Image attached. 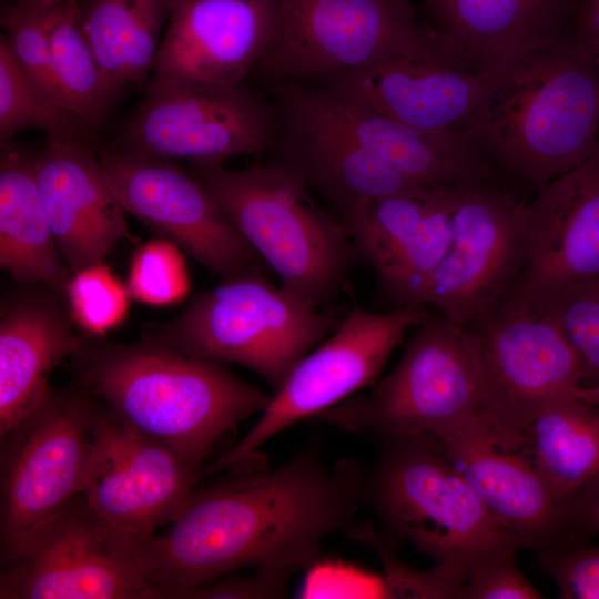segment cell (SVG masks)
I'll return each instance as SVG.
<instances>
[{"instance_id": "6da1fadb", "label": "cell", "mask_w": 599, "mask_h": 599, "mask_svg": "<svg viewBox=\"0 0 599 599\" xmlns=\"http://www.w3.org/2000/svg\"><path fill=\"white\" fill-rule=\"evenodd\" d=\"M318 435L275 468L255 464L192 490L150 539L161 598H180L242 568L290 580L321 560L323 541L345 535L364 506L365 467L352 457L326 465Z\"/></svg>"}, {"instance_id": "7a4b0ae2", "label": "cell", "mask_w": 599, "mask_h": 599, "mask_svg": "<svg viewBox=\"0 0 599 599\" xmlns=\"http://www.w3.org/2000/svg\"><path fill=\"white\" fill-rule=\"evenodd\" d=\"M479 77V98L465 135L507 181L536 192L593 152L598 62L575 31Z\"/></svg>"}, {"instance_id": "3957f363", "label": "cell", "mask_w": 599, "mask_h": 599, "mask_svg": "<svg viewBox=\"0 0 599 599\" xmlns=\"http://www.w3.org/2000/svg\"><path fill=\"white\" fill-rule=\"evenodd\" d=\"M70 358L75 384L199 473L216 443L271 400L222 362L143 335L133 343L79 335Z\"/></svg>"}, {"instance_id": "277c9868", "label": "cell", "mask_w": 599, "mask_h": 599, "mask_svg": "<svg viewBox=\"0 0 599 599\" xmlns=\"http://www.w3.org/2000/svg\"><path fill=\"white\" fill-rule=\"evenodd\" d=\"M186 170L284 290L316 308L342 291L358 251L300 179L271 163L241 170L190 163Z\"/></svg>"}, {"instance_id": "5b68a950", "label": "cell", "mask_w": 599, "mask_h": 599, "mask_svg": "<svg viewBox=\"0 0 599 599\" xmlns=\"http://www.w3.org/2000/svg\"><path fill=\"white\" fill-rule=\"evenodd\" d=\"M418 326L396 367L369 394L314 419L378 439L427 433L443 444L489 428L480 359L467 326L429 314Z\"/></svg>"}, {"instance_id": "8992f818", "label": "cell", "mask_w": 599, "mask_h": 599, "mask_svg": "<svg viewBox=\"0 0 599 599\" xmlns=\"http://www.w3.org/2000/svg\"><path fill=\"white\" fill-rule=\"evenodd\" d=\"M341 322L275 286L260 266H252L195 294L173 318L146 324L142 335L246 367L274 393Z\"/></svg>"}, {"instance_id": "52a82bcc", "label": "cell", "mask_w": 599, "mask_h": 599, "mask_svg": "<svg viewBox=\"0 0 599 599\" xmlns=\"http://www.w3.org/2000/svg\"><path fill=\"white\" fill-rule=\"evenodd\" d=\"M363 500L389 542L409 541L435 562H469L518 539L490 515L432 434L379 438L365 467Z\"/></svg>"}, {"instance_id": "ba28073f", "label": "cell", "mask_w": 599, "mask_h": 599, "mask_svg": "<svg viewBox=\"0 0 599 599\" xmlns=\"http://www.w3.org/2000/svg\"><path fill=\"white\" fill-rule=\"evenodd\" d=\"M151 538L116 527L79 495L0 550V599H159Z\"/></svg>"}, {"instance_id": "9c48e42d", "label": "cell", "mask_w": 599, "mask_h": 599, "mask_svg": "<svg viewBox=\"0 0 599 599\" xmlns=\"http://www.w3.org/2000/svg\"><path fill=\"white\" fill-rule=\"evenodd\" d=\"M277 22L253 74L266 84L327 83L419 44L429 31L409 0H277Z\"/></svg>"}, {"instance_id": "30bf717a", "label": "cell", "mask_w": 599, "mask_h": 599, "mask_svg": "<svg viewBox=\"0 0 599 599\" xmlns=\"http://www.w3.org/2000/svg\"><path fill=\"white\" fill-rule=\"evenodd\" d=\"M275 128L271 99L246 81L153 78L111 148L191 164H223L234 156L266 153Z\"/></svg>"}, {"instance_id": "8fae6325", "label": "cell", "mask_w": 599, "mask_h": 599, "mask_svg": "<svg viewBox=\"0 0 599 599\" xmlns=\"http://www.w3.org/2000/svg\"><path fill=\"white\" fill-rule=\"evenodd\" d=\"M427 315L425 305L413 303L384 314L354 307L329 338L292 368L244 437L201 468L200 478L256 464L258 449L272 437L373 385L407 329Z\"/></svg>"}, {"instance_id": "7c38bea8", "label": "cell", "mask_w": 599, "mask_h": 599, "mask_svg": "<svg viewBox=\"0 0 599 599\" xmlns=\"http://www.w3.org/2000/svg\"><path fill=\"white\" fill-rule=\"evenodd\" d=\"M99 398L73 384L0 437V550L81 495Z\"/></svg>"}, {"instance_id": "4fadbf2b", "label": "cell", "mask_w": 599, "mask_h": 599, "mask_svg": "<svg viewBox=\"0 0 599 599\" xmlns=\"http://www.w3.org/2000/svg\"><path fill=\"white\" fill-rule=\"evenodd\" d=\"M465 326L480 359L483 416L496 445L518 453L537 415L581 385V358L545 314L497 307Z\"/></svg>"}, {"instance_id": "5bb4252c", "label": "cell", "mask_w": 599, "mask_h": 599, "mask_svg": "<svg viewBox=\"0 0 599 599\" xmlns=\"http://www.w3.org/2000/svg\"><path fill=\"white\" fill-rule=\"evenodd\" d=\"M524 202L505 185L461 189L453 212L446 256L417 297L454 324L467 325L496 309L509 292L525 256Z\"/></svg>"}, {"instance_id": "9a60e30c", "label": "cell", "mask_w": 599, "mask_h": 599, "mask_svg": "<svg viewBox=\"0 0 599 599\" xmlns=\"http://www.w3.org/2000/svg\"><path fill=\"white\" fill-rule=\"evenodd\" d=\"M98 154L124 211L206 270L223 278L260 266L263 260L186 169L113 148Z\"/></svg>"}, {"instance_id": "2e32d148", "label": "cell", "mask_w": 599, "mask_h": 599, "mask_svg": "<svg viewBox=\"0 0 599 599\" xmlns=\"http://www.w3.org/2000/svg\"><path fill=\"white\" fill-rule=\"evenodd\" d=\"M525 256L499 308L537 312L599 280V140L588 159L524 202Z\"/></svg>"}, {"instance_id": "e0dca14e", "label": "cell", "mask_w": 599, "mask_h": 599, "mask_svg": "<svg viewBox=\"0 0 599 599\" xmlns=\"http://www.w3.org/2000/svg\"><path fill=\"white\" fill-rule=\"evenodd\" d=\"M199 471L169 446L129 427L99 399L81 495L103 518L150 538L171 524Z\"/></svg>"}, {"instance_id": "ac0fdd59", "label": "cell", "mask_w": 599, "mask_h": 599, "mask_svg": "<svg viewBox=\"0 0 599 599\" xmlns=\"http://www.w3.org/2000/svg\"><path fill=\"white\" fill-rule=\"evenodd\" d=\"M268 92L419 184L507 182L488 155L464 133L412 129L321 83L281 81L268 84Z\"/></svg>"}, {"instance_id": "d6986e66", "label": "cell", "mask_w": 599, "mask_h": 599, "mask_svg": "<svg viewBox=\"0 0 599 599\" xmlns=\"http://www.w3.org/2000/svg\"><path fill=\"white\" fill-rule=\"evenodd\" d=\"M323 84L412 129L464 134L480 92V77L458 65L433 30L405 53Z\"/></svg>"}, {"instance_id": "ffe728a7", "label": "cell", "mask_w": 599, "mask_h": 599, "mask_svg": "<svg viewBox=\"0 0 599 599\" xmlns=\"http://www.w3.org/2000/svg\"><path fill=\"white\" fill-rule=\"evenodd\" d=\"M277 10V0H174L154 79L246 81L273 35Z\"/></svg>"}, {"instance_id": "44dd1931", "label": "cell", "mask_w": 599, "mask_h": 599, "mask_svg": "<svg viewBox=\"0 0 599 599\" xmlns=\"http://www.w3.org/2000/svg\"><path fill=\"white\" fill-rule=\"evenodd\" d=\"M464 186H437L424 196L373 199L341 220L398 306L417 304L430 274L448 253L453 212Z\"/></svg>"}, {"instance_id": "7402d4cb", "label": "cell", "mask_w": 599, "mask_h": 599, "mask_svg": "<svg viewBox=\"0 0 599 599\" xmlns=\"http://www.w3.org/2000/svg\"><path fill=\"white\" fill-rule=\"evenodd\" d=\"M41 201L71 274L132 240L125 211L87 141L47 138L35 155Z\"/></svg>"}, {"instance_id": "603a6c76", "label": "cell", "mask_w": 599, "mask_h": 599, "mask_svg": "<svg viewBox=\"0 0 599 599\" xmlns=\"http://www.w3.org/2000/svg\"><path fill=\"white\" fill-rule=\"evenodd\" d=\"M268 98L276 118L268 163L295 175L309 191H316L335 210L339 221L369 200L424 196L436 187L412 181L287 102Z\"/></svg>"}, {"instance_id": "cb8c5ba5", "label": "cell", "mask_w": 599, "mask_h": 599, "mask_svg": "<svg viewBox=\"0 0 599 599\" xmlns=\"http://www.w3.org/2000/svg\"><path fill=\"white\" fill-rule=\"evenodd\" d=\"M441 49L479 75L575 31L579 0H424Z\"/></svg>"}, {"instance_id": "d4e9b609", "label": "cell", "mask_w": 599, "mask_h": 599, "mask_svg": "<svg viewBox=\"0 0 599 599\" xmlns=\"http://www.w3.org/2000/svg\"><path fill=\"white\" fill-rule=\"evenodd\" d=\"M443 447L486 509L522 547L539 552L568 544L566 504L531 461L496 445L489 428Z\"/></svg>"}, {"instance_id": "484cf974", "label": "cell", "mask_w": 599, "mask_h": 599, "mask_svg": "<svg viewBox=\"0 0 599 599\" xmlns=\"http://www.w3.org/2000/svg\"><path fill=\"white\" fill-rule=\"evenodd\" d=\"M60 294L30 284L4 301L0 315V437L51 392L53 369L79 342Z\"/></svg>"}, {"instance_id": "4316f807", "label": "cell", "mask_w": 599, "mask_h": 599, "mask_svg": "<svg viewBox=\"0 0 599 599\" xmlns=\"http://www.w3.org/2000/svg\"><path fill=\"white\" fill-rule=\"evenodd\" d=\"M0 156V266L18 282L62 297L71 272L51 231L39 192L35 155L16 142Z\"/></svg>"}, {"instance_id": "83f0119b", "label": "cell", "mask_w": 599, "mask_h": 599, "mask_svg": "<svg viewBox=\"0 0 599 599\" xmlns=\"http://www.w3.org/2000/svg\"><path fill=\"white\" fill-rule=\"evenodd\" d=\"M174 0H84L83 30L113 88L143 85L153 71Z\"/></svg>"}, {"instance_id": "f1b7e54d", "label": "cell", "mask_w": 599, "mask_h": 599, "mask_svg": "<svg viewBox=\"0 0 599 599\" xmlns=\"http://www.w3.org/2000/svg\"><path fill=\"white\" fill-rule=\"evenodd\" d=\"M526 448L531 463L567 504L599 473V407L567 396L534 419Z\"/></svg>"}, {"instance_id": "f546056e", "label": "cell", "mask_w": 599, "mask_h": 599, "mask_svg": "<svg viewBox=\"0 0 599 599\" xmlns=\"http://www.w3.org/2000/svg\"><path fill=\"white\" fill-rule=\"evenodd\" d=\"M45 22L54 71L70 110L90 131L100 128L120 92L98 62L77 0L47 4Z\"/></svg>"}, {"instance_id": "4dcf8cb0", "label": "cell", "mask_w": 599, "mask_h": 599, "mask_svg": "<svg viewBox=\"0 0 599 599\" xmlns=\"http://www.w3.org/2000/svg\"><path fill=\"white\" fill-rule=\"evenodd\" d=\"M35 129L47 138L89 141L90 130L68 108L47 95L19 67L0 38V146L22 131Z\"/></svg>"}, {"instance_id": "1f68e13d", "label": "cell", "mask_w": 599, "mask_h": 599, "mask_svg": "<svg viewBox=\"0 0 599 599\" xmlns=\"http://www.w3.org/2000/svg\"><path fill=\"white\" fill-rule=\"evenodd\" d=\"M349 539L362 542L378 557L384 578L380 597L406 599H456L458 589L467 579L468 561L447 559L435 562L434 568L418 570L408 566L395 547L369 520L355 521L345 534Z\"/></svg>"}, {"instance_id": "d6a6232c", "label": "cell", "mask_w": 599, "mask_h": 599, "mask_svg": "<svg viewBox=\"0 0 599 599\" xmlns=\"http://www.w3.org/2000/svg\"><path fill=\"white\" fill-rule=\"evenodd\" d=\"M63 298L72 323L95 337L125 322L132 300L126 284L103 262L72 273Z\"/></svg>"}, {"instance_id": "836d02e7", "label": "cell", "mask_w": 599, "mask_h": 599, "mask_svg": "<svg viewBox=\"0 0 599 599\" xmlns=\"http://www.w3.org/2000/svg\"><path fill=\"white\" fill-rule=\"evenodd\" d=\"M21 1L4 9L2 34L23 72L50 98L69 108L59 84L51 57L45 22V6Z\"/></svg>"}, {"instance_id": "e575fe53", "label": "cell", "mask_w": 599, "mask_h": 599, "mask_svg": "<svg viewBox=\"0 0 599 599\" xmlns=\"http://www.w3.org/2000/svg\"><path fill=\"white\" fill-rule=\"evenodd\" d=\"M131 298L150 306H172L190 292L184 256L174 243L151 238L132 253L126 278Z\"/></svg>"}, {"instance_id": "d590c367", "label": "cell", "mask_w": 599, "mask_h": 599, "mask_svg": "<svg viewBox=\"0 0 599 599\" xmlns=\"http://www.w3.org/2000/svg\"><path fill=\"white\" fill-rule=\"evenodd\" d=\"M551 317L577 349L582 365L580 386L599 380V280L571 287L534 312Z\"/></svg>"}, {"instance_id": "8d00e7d4", "label": "cell", "mask_w": 599, "mask_h": 599, "mask_svg": "<svg viewBox=\"0 0 599 599\" xmlns=\"http://www.w3.org/2000/svg\"><path fill=\"white\" fill-rule=\"evenodd\" d=\"M518 539L508 540L475 556L468 562L467 579L456 599H539L541 593L520 571L516 554Z\"/></svg>"}, {"instance_id": "74e56055", "label": "cell", "mask_w": 599, "mask_h": 599, "mask_svg": "<svg viewBox=\"0 0 599 599\" xmlns=\"http://www.w3.org/2000/svg\"><path fill=\"white\" fill-rule=\"evenodd\" d=\"M537 554L540 568L555 580L561 598L599 599V545L565 544Z\"/></svg>"}, {"instance_id": "f35d334b", "label": "cell", "mask_w": 599, "mask_h": 599, "mask_svg": "<svg viewBox=\"0 0 599 599\" xmlns=\"http://www.w3.org/2000/svg\"><path fill=\"white\" fill-rule=\"evenodd\" d=\"M287 583L286 578L254 571L252 576L219 578L184 591L180 599H275L284 597Z\"/></svg>"}, {"instance_id": "ab89813d", "label": "cell", "mask_w": 599, "mask_h": 599, "mask_svg": "<svg viewBox=\"0 0 599 599\" xmlns=\"http://www.w3.org/2000/svg\"><path fill=\"white\" fill-rule=\"evenodd\" d=\"M568 544H585L599 537V473L566 504Z\"/></svg>"}, {"instance_id": "60d3db41", "label": "cell", "mask_w": 599, "mask_h": 599, "mask_svg": "<svg viewBox=\"0 0 599 599\" xmlns=\"http://www.w3.org/2000/svg\"><path fill=\"white\" fill-rule=\"evenodd\" d=\"M575 32L599 57V0H579Z\"/></svg>"}, {"instance_id": "b9f144b4", "label": "cell", "mask_w": 599, "mask_h": 599, "mask_svg": "<svg viewBox=\"0 0 599 599\" xmlns=\"http://www.w3.org/2000/svg\"><path fill=\"white\" fill-rule=\"evenodd\" d=\"M571 396L581 402L599 407V380L590 386L576 387Z\"/></svg>"}, {"instance_id": "7bdbcfd3", "label": "cell", "mask_w": 599, "mask_h": 599, "mask_svg": "<svg viewBox=\"0 0 599 599\" xmlns=\"http://www.w3.org/2000/svg\"><path fill=\"white\" fill-rule=\"evenodd\" d=\"M16 1L17 2H21V1H39V2H43V3H52L55 0H16Z\"/></svg>"}, {"instance_id": "ee69618b", "label": "cell", "mask_w": 599, "mask_h": 599, "mask_svg": "<svg viewBox=\"0 0 599 599\" xmlns=\"http://www.w3.org/2000/svg\"><path fill=\"white\" fill-rule=\"evenodd\" d=\"M597 62H598V70H599V57H597Z\"/></svg>"}]
</instances>
